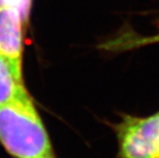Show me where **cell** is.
<instances>
[{
  "mask_svg": "<svg viewBox=\"0 0 159 158\" xmlns=\"http://www.w3.org/2000/svg\"><path fill=\"white\" fill-rule=\"evenodd\" d=\"M0 143L17 158L52 157L48 135L28 93L0 105Z\"/></svg>",
  "mask_w": 159,
  "mask_h": 158,
  "instance_id": "1",
  "label": "cell"
},
{
  "mask_svg": "<svg viewBox=\"0 0 159 158\" xmlns=\"http://www.w3.org/2000/svg\"><path fill=\"white\" fill-rule=\"evenodd\" d=\"M120 158H159V112L125 117L118 126Z\"/></svg>",
  "mask_w": 159,
  "mask_h": 158,
  "instance_id": "2",
  "label": "cell"
},
{
  "mask_svg": "<svg viewBox=\"0 0 159 158\" xmlns=\"http://www.w3.org/2000/svg\"><path fill=\"white\" fill-rule=\"evenodd\" d=\"M23 21L18 11L10 7L0 8V54L22 60Z\"/></svg>",
  "mask_w": 159,
  "mask_h": 158,
  "instance_id": "3",
  "label": "cell"
},
{
  "mask_svg": "<svg viewBox=\"0 0 159 158\" xmlns=\"http://www.w3.org/2000/svg\"><path fill=\"white\" fill-rule=\"evenodd\" d=\"M27 93L22 79V60L0 54V105Z\"/></svg>",
  "mask_w": 159,
  "mask_h": 158,
  "instance_id": "4",
  "label": "cell"
},
{
  "mask_svg": "<svg viewBox=\"0 0 159 158\" xmlns=\"http://www.w3.org/2000/svg\"><path fill=\"white\" fill-rule=\"evenodd\" d=\"M30 6L31 0H6V7H10L18 11L23 23L28 20Z\"/></svg>",
  "mask_w": 159,
  "mask_h": 158,
  "instance_id": "5",
  "label": "cell"
},
{
  "mask_svg": "<svg viewBox=\"0 0 159 158\" xmlns=\"http://www.w3.org/2000/svg\"><path fill=\"white\" fill-rule=\"evenodd\" d=\"M155 42H159V34L156 35V36L149 37L143 40V43H155Z\"/></svg>",
  "mask_w": 159,
  "mask_h": 158,
  "instance_id": "6",
  "label": "cell"
},
{
  "mask_svg": "<svg viewBox=\"0 0 159 158\" xmlns=\"http://www.w3.org/2000/svg\"><path fill=\"white\" fill-rule=\"evenodd\" d=\"M6 7V0H0V8Z\"/></svg>",
  "mask_w": 159,
  "mask_h": 158,
  "instance_id": "7",
  "label": "cell"
},
{
  "mask_svg": "<svg viewBox=\"0 0 159 158\" xmlns=\"http://www.w3.org/2000/svg\"><path fill=\"white\" fill-rule=\"evenodd\" d=\"M46 158H52V157H46Z\"/></svg>",
  "mask_w": 159,
  "mask_h": 158,
  "instance_id": "8",
  "label": "cell"
}]
</instances>
